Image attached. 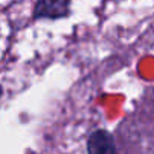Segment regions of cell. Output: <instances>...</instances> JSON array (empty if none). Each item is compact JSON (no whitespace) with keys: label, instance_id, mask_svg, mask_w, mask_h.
I'll return each instance as SVG.
<instances>
[{"label":"cell","instance_id":"obj_2","mask_svg":"<svg viewBox=\"0 0 154 154\" xmlns=\"http://www.w3.org/2000/svg\"><path fill=\"white\" fill-rule=\"evenodd\" d=\"M116 149L112 136L106 130H97L91 134L88 140L89 152H113Z\"/></svg>","mask_w":154,"mask_h":154},{"label":"cell","instance_id":"obj_1","mask_svg":"<svg viewBox=\"0 0 154 154\" xmlns=\"http://www.w3.org/2000/svg\"><path fill=\"white\" fill-rule=\"evenodd\" d=\"M68 0H38L35 18H60L68 14Z\"/></svg>","mask_w":154,"mask_h":154}]
</instances>
